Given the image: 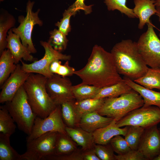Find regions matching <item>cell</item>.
<instances>
[{
	"label": "cell",
	"mask_w": 160,
	"mask_h": 160,
	"mask_svg": "<svg viewBox=\"0 0 160 160\" xmlns=\"http://www.w3.org/2000/svg\"><path fill=\"white\" fill-rule=\"evenodd\" d=\"M74 74L81 79L82 83L99 88L123 80L117 71L111 53L97 45L93 47L85 66L76 71Z\"/></svg>",
	"instance_id": "6da1fadb"
},
{
	"label": "cell",
	"mask_w": 160,
	"mask_h": 160,
	"mask_svg": "<svg viewBox=\"0 0 160 160\" xmlns=\"http://www.w3.org/2000/svg\"><path fill=\"white\" fill-rule=\"evenodd\" d=\"M118 73L133 81L144 76L149 68L138 50L136 42L123 40L111 52Z\"/></svg>",
	"instance_id": "7a4b0ae2"
},
{
	"label": "cell",
	"mask_w": 160,
	"mask_h": 160,
	"mask_svg": "<svg viewBox=\"0 0 160 160\" xmlns=\"http://www.w3.org/2000/svg\"><path fill=\"white\" fill-rule=\"evenodd\" d=\"M47 79L41 74L31 73L23 85L33 112L36 116L41 118L47 116L57 106L47 92Z\"/></svg>",
	"instance_id": "3957f363"
},
{
	"label": "cell",
	"mask_w": 160,
	"mask_h": 160,
	"mask_svg": "<svg viewBox=\"0 0 160 160\" xmlns=\"http://www.w3.org/2000/svg\"><path fill=\"white\" fill-rule=\"evenodd\" d=\"M143 104L142 97L134 90L118 97H106L103 105L97 112L101 115L112 118L117 122Z\"/></svg>",
	"instance_id": "277c9868"
},
{
	"label": "cell",
	"mask_w": 160,
	"mask_h": 160,
	"mask_svg": "<svg viewBox=\"0 0 160 160\" xmlns=\"http://www.w3.org/2000/svg\"><path fill=\"white\" fill-rule=\"evenodd\" d=\"M5 105L19 129L30 135L36 116L28 102L23 85Z\"/></svg>",
	"instance_id": "5b68a950"
},
{
	"label": "cell",
	"mask_w": 160,
	"mask_h": 160,
	"mask_svg": "<svg viewBox=\"0 0 160 160\" xmlns=\"http://www.w3.org/2000/svg\"><path fill=\"white\" fill-rule=\"evenodd\" d=\"M34 3V1L30 0L28 1L26 16H19L18 17L19 25L12 29V32L19 37L22 44L28 49L31 53H35L37 52L31 37L33 28L36 25L41 26L43 25L42 21L38 15L40 9H38L35 12L33 11Z\"/></svg>",
	"instance_id": "8992f818"
},
{
	"label": "cell",
	"mask_w": 160,
	"mask_h": 160,
	"mask_svg": "<svg viewBox=\"0 0 160 160\" xmlns=\"http://www.w3.org/2000/svg\"><path fill=\"white\" fill-rule=\"evenodd\" d=\"M136 42L139 52L146 64L151 68H160V39L151 22Z\"/></svg>",
	"instance_id": "52a82bcc"
},
{
	"label": "cell",
	"mask_w": 160,
	"mask_h": 160,
	"mask_svg": "<svg viewBox=\"0 0 160 160\" xmlns=\"http://www.w3.org/2000/svg\"><path fill=\"white\" fill-rule=\"evenodd\" d=\"M160 123V108L154 105L143 106L127 114L116 122L120 127L135 126L146 129Z\"/></svg>",
	"instance_id": "ba28073f"
},
{
	"label": "cell",
	"mask_w": 160,
	"mask_h": 160,
	"mask_svg": "<svg viewBox=\"0 0 160 160\" xmlns=\"http://www.w3.org/2000/svg\"><path fill=\"white\" fill-rule=\"evenodd\" d=\"M58 134L48 132L27 142L26 150L21 155V160H42L53 155Z\"/></svg>",
	"instance_id": "9c48e42d"
},
{
	"label": "cell",
	"mask_w": 160,
	"mask_h": 160,
	"mask_svg": "<svg viewBox=\"0 0 160 160\" xmlns=\"http://www.w3.org/2000/svg\"><path fill=\"white\" fill-rule=\"evenodd\" d=\"M40 42L45 50L43 57L30 64H27L21 61V68L25 72L39 74L49 78L54 74L49 70V66L52 62L56 60L69 61L71 56L63 54L55 50L47 42L41 41Z\"/></svg>",
	"instance_id": "30bf717a"
},
{
	"label": "cell",
	"mask_w": 160,
	"mask_h": 160,
	"mask_svg": "<svg viewBox=\"0 0 160 160\" xmlns=\"http://www.w3.org/2000/svg\"><path fill=\"white\" fill-rule=\"evenodd\" d=\"M61 115V105H58L46 117L36 116L31 133L26 138L28 142L41 135L50 132L67 134Z\"/></svg>",
	"instance_id": "8fae6325"
},
{
	"label": "cell",
	"mask_w": 160,
	"mask_h": 160,
	"mask_svg": "<svg viewBox=\"0 0 160 160\" xmlns=\"http://www.w3.org/2000/svg\"><path fill=\"white\" fill-rule=\"evenodd\" d=\"M73 85L67 77L54 74L47 78L46 84L47 92L56 106L75 99L72 92Z\"/></svg>",
	"instance_id": "7c38bea8"
},
{
	"label": "cell",
	"mask_w": 160,
	"mask_h": 160,
	"mask_svg": "<svg viewBox=\"0 0 160 160\" xmlns=\"http://www.w3.org/2000/svg\"><path fill=\"white\" fill-rule=\"evenodd\" d=\"M146 160H152L160 152V131L157 125L145 129L137 150Z\"/></svg>",
	"instance_id": "4fadbf2b"
},
{
	"label": "cell",
	"mask_w": 160,
	"mask_h": 160,
	"mask_svg": "<svg viewBox=\"0 0 160 160\" xmlns=\"http://www.w3.org/2000/svg\"><path fill=\"white\" fill-rule=\"evenodd\" d=\"M30 73L24 72L18 63L16 68L0 88V103L11 101L19 89L23 85Z\"/></svg>",
	"instance_id": "5bb4252c"
},
{
	"label": "cell",
	"mask_w": 160,
	"mask_h": 160,
	"mask_svg": "<svg viewBox=\"0 0 160 160\" xmlns=\"http://www.w3.org/2000/svg\"><path fill=\"white\" fill-rule=\"evenodd\" d=\"M7 40V48L10 51L15 64H18L22 59L31 62L38 60L31 54L28 49L22 44L19 37L12 32V29L8 32Z\"/></svg>",
	"instance_id": "9a60e30c"
},
{
	"label": "cell",
	"mask_w": 160,
	"mask_h": 160,
	"mask_svg": "<svg viewBox=\"0 0 160 160\" xmlns=\"http://www.w3.org/2000/svg\"><path fill=\"white\" fill-rule=\"evenodd\" d=\"M113 119L111 117L101 116L97 111H95L82 116L76 127L92 133L97 129L107 126Z\"/></svg>",
	"instance_id": "2e32d148"
},
{
	"label": "cell",
	"mask_w": 160,
	"mask_h": 160,
	"mask_svg": "<svg viewBox=\"0 0 160 160\" xmlns=\"http://www.w3.org/2000/svg\"><path fill=\"white\" fill-rule=\"evenodd\" d=\"M116 122L114 119L107 126L97 129L92 133L96 144L107 145L114 137L118 135H125L128 126L121 128L117 126Z\"/></svg>",
	"instance_id": "e0dca14e"
},
{
	"label": "cell",
	"mask_w": 160,
	"mask_h": 160,
	"mask_svg": "<svg viewBox=\"0 0 160 160\" xmlns=\"http://www.w3.org/2000/svg\"><path fill=\"white\" fill-rule=\"evenodd\" d=\"M155 0H134L135 7L134 12L139 19L138 28H143L146 24L151 22L150 18L156 14L157 10L154 3Z\"/></svg>",
	"instance_id": "ac0fdd59"
},
{
	"label": "cell",
	"mask_w": 160,
	"mask_h": 160,
	"mask_svg": "<svg viewBox=\"0 0 160 160\" xmlns=\"http://www.w3.org/2000/svg\"><path fill=\"white\" fill-rule=\"evenodd\" d=\"M123 79L142 97L144 102L143 106L154 105L160 108V92L146 88L127 77H124Z\"/></svg>",
	"instance_id": "d6986e66"
},
{
	"label": "cell",
	"mask_w": 160,
	"mask_h": 160,
	"mask_svg": "<svg viewBox=\"0 0 160 160\" xmlns=\"http://www.w3.org/2000/svg\"><path fill=\"white\" fill-rule=\"evenodd\" d=\"M67 134L78 145L85 151L94 148L96 144L93 133L88 132L79 127H65Z\"/></svg>",
	"instance_id": "ffe728a7"
},
{
	"label": "cell",
	"mask_w": 160,
	"mask_h": 160,
	"mask_svg": "<svg viewBox=\"0 0 160 160\" xmlns=\"http://www.w3.org/2000/svg\"><path fill=\"white\" fill-rule=\"evenodd\" d=\"M105 98H90L75 102L77 126L82 116L91 112L97 111L103 105Z\"/></svg>",
	"instance_id": "44dd1931"
},
{
	"label": "cell",
	"mask_w": 160,
	"mask_h": 160,
	"mask_svg": "<svg viewBox=\"0 0 160 160\" xmlns=\"http://www.w3.org/2000/svg\"><path fill=\"white\" fill-rule=\"evenodd\" d=\"M16 20L12 15L7 10L1 9L0 13V55L7 48V33L13 28Z\"/></svg>",
	"instance_id": "7402d4cb"
},
{
	"label": "cell",
	"mask_w": 160,
	"mask_h": 160,
	"mask_svg": "<svg viewBox=\"0 0 160 160\" xmlns=\"http://www.w3.org/2000/svg\"><path fill=\"white\" fill-rule=\"evenodd\" d=\"M134 90L124 80L110 86L99 88L93 98L114 97L132 92Z\"/></svg>",
	"instance_id": "603a6c76"
},
{
	"label": "cell",
	"mask_w": 160,
	"mask_h": 160,
	"mask_svg": "<svg viewBox=\"0 0 160 160\" xmlns=\"http://www.w3.org/2000/svg\"><path fill=\"white\" fill-rule=\"evenodd\" d=\"M17 66V64H15L14 58L9 50L5 49L0 54V87L14 71Z\"/></svg>",
	"instance_id": "cb8c5ba5"
},
{
	"label": "cell",
	"mask_w": 160,
	"mask_h": 160,
	"mask_svg": "<svg viewBox=\"0 0 160 160\" xmlns=\"http://www.w3.org/2000/svg\"><path fill=\"white\" fill-rule=\"evenodd\" d=\"M134 81L148 89L160 90V68H149L144 76Z\"/></svg>",
	"instance_id": "d4e9b609"
},
{
	"label": "cell",
	"mask_w": 160,
	"mask_h": 160,
	"mask_svg": "<svg viewBox=\"0 0 160 160\" xmlns=\"http://www.w3.org/2000/svg\"><path fill=\"white\" fill-rule=\"evenodd\" d=\"M10 137L0 132V160H21V155L10 145Z\"/></svg>",
	"instance_id": "484cf974"
},
{
	"label": "cell",
	"mask_w": 160,
	"mask_h": 160,
	"mask_svg": "<svg viewBox=\"0 0 160 160\" xmlns=\"http://www.w3.org/2000/svg\"><path fill=\"white\" fill-rule=\"evenodd\" d=\"M72 140L67 134L58 133L52 155H66L76 149L75 144Z\"/></svg>",
	"instance_id": "4316f807"
},
{
	"label": "cell",
	"mask_w": 160,
	"mask_h": 160,
	"mask_svg": "<svg viewBox=\"0 0 160 160\" xmlns=\"http://www.w3.org/2000/svg\"><path fill=\"white\" fill-rule=\"evenodd\" d=\"M5 105L0 107V132L10 136L15 132L17 127Z\"/></svg>",
	"instance_id": "83f0119b"
},
{
	"label": "cell",
	"mask_w": 160,
	"mask_h": 160,
	"mask_svg": "<svg viewBox=\"0 0 160 160\" xmlns=\"http://www.w3.org/2000/svg\"><path fill=\"white\" fill-rule=\"evenodd\" d=\"M73 100L64 103L61 105L63 121L66 126L74 127L77 124V117Z\"/></svg>",
	"instance_id": "f1b7e54d"
},
{
	"label": "cell",
	"mask_w": 160,
	"mask_h": 160,
	"mask_svg": "<svg viewBox=\"0 0 160 160\" xmlns=\"http://www.w3.org/2000/svg\"><path fill=\"white\" fill-rule=\"evenodd\" d=\"M94 86L81 83L72 86V92L75 99L79 101L93 98L99 89Z\"/></svg>",
	"instance_id": "f546056e"
},
{
	"label": "cell",
	"mask_w": 160,
	"mask_h": 160,
	"mask_svg": "<svg viewBox=\"0 0 160 160\" xmlns=\"http://www.w3.org/2000/svg\"><path fill=\"white\" fill-rule=\"evenodd\" d=\"M145 129L138 126H129L124 138L131 149L137 150Z\"/></svg>",
	"instance_id": "4dcf8cb0"
},
{
	"label": "cell",
	"mask_w": 160,
	"mask_h": 160,
	"mask_svg": "<svg viewBox=\"0 0 160 160\" xmlns=\"http://www.w3.org/2000/svg\"><path fill=\"white\" fill-rule=\"evenodd\" d=\"M49 34L47 42L55 49L61 52L66 49L68 40L65 35L55 28L50 31Z\"/></svg>",
	"instance_id": "1f68e13d"
},
{
	"label": "cell",
	"mask_w": 160,
	"mask_h": 160,
	"mask_svg": "<svg viewBox=\"0 0 160 160\" xmlns=\"http://www.w3.org/2000/svg\"><path fill=\"white\" fill-rule=\"evenodd\" d=\"M108 11L117 10L129 18H137L133 10L126 5L127 0H104Z\"/></svg>",
	"instance_id": "d6a6232c"
},
{
	"label": "cell",
	"mask_w": 160,
	"mask_h": 160,
	"mask_svg": "<svg viewBox=\"0 0 160 160\" xmlns=\"http://www.w3.org/2000/svg\"><path fill=\"white\" fill-rule=\"evenodd\" d=\"M61 60H56L53 61L49 66L50 72L53 74H56L63 77H68L74 74L75 69L70 66L69 60L66 61L63 64H62Z\"/></svg>",
	"instance_id": "836d02e7"
},
{
	"label": "cell",
	"mask_w": 160,
	"mask_h": 160,
	"mask_svg": "<svg viewBox=\"0 0 160 160\" xmlns=\"http://www.w3.org/2000/svg\"><path fill=\"white\" fill-rule=\"evenodd\" d=\"M76 12H77L70 6L64 11L63 14V17L60 21L57 22L55 24V25L58 27V29L66 36H67L71 31V17L75 15Z\"/></svg>",
	"instance_id": "e575fe53"
},
{
	"label": "cell",
	"mask_w": 160,
	"mask_h": 160,
	"mask_svg": "<svg viewBox=\"0 0 160 160\" xmlns=\"http://www.w3.org/2000/svg\"><path fill=\"white\" fill-rule=\"evenodd\" d=\"M110 143L114 151L118 154H123L131 150L125 138L121 135L114 137Z\"/></svg>",
	"instance_id": "d590c367"
},
{
	"label": "cell",
	"mask_w": 160,
	"mask_h": 160,
	"mask_svg": "<svg viewBox=\"0 0 160 160\" xmlns=\"http://www.w3.org/2000/svg\"><path fill=\"white\" fill-rule=\"evenodd\" d=\"M96 144L94 149L100 160H115V155L111 145Z\"/></svg>",
	"instance_id": "8d00e7d4"
},
{
	"label": "cell",
	"mask_w": 160,
	"mask_h": 160,
	"mask_svg": "<svg viewBox=\"0 0 160 160\" xmlns=\"http://www.w3.org/2000/svg\"><path fill=\"white\" fill-rule=\"evenodd\" d=\"M83 150L76 149L69 154L62 155H52L44 158L42 160H83Z\"/></svg>",
	"instance_id": "74e56055"
},
{
	"label": "cell",
	"mask_w": 160,
	"mask_h": 160,
	"mask_svg": "<svg viewBox=\"0 0 160 160\" xmlns=\"http://www.w3.org/2000/svg\"><path fill=\"white\" fill-rule=\"evenodd\" d=\"M116 160H146L138 150H131L122 154L115 155Z\"/></svg>",
	"instance_id": "f35d334b"
},
{
	"label": "cell",
	"mask_w": 160,
	"mask_h": 160,
	"mask_svg": "<svg viewBox=\"0 0 160 160\" xmlns=\"http://www.w3.org/2000/svg\"><path fill=\"white\" fill-rule=\"evenodd\" d=\"M85 0H76L70 6L76 12L82 10L86 15L92 12L93 5L87 6L84 4Z\"/></svg>",
	"instance_id": "ab89813d"
},
{
	"label": "cell",
	"mask_w": 160,
	"mask_h": 160,
	"mask_svg": "<svg viewBox=\"0 0 160 160\" xmlns=\"http://www.w3.org/2000/svg\"><path fill=\"white\" fill-rule=\"evenodd\" d=\"M83 160H100L97 155L94 148L83 151Z\"/></svg>",
	"instance_id": "60d3db41"
},
{
	"label": "cell",
	"mask_w": 160,
	"mask_h": 160,
	"mask_svg": "<svg viewBox=\"0 0 160 160\" xmlns=\"http://www.w3.org/2000/svg\"><path fill=\"white\" fill-rule=\"evenodd\" d=\"M156 8L157 12L156 14L158 16L159 21L160 22V7H157Z\"/></svg>",
	"instance_id": "b9f144b4"
},
{
	"label": "cell",
	"mask_w": 160,
	"mask_h": 160,
	"mask_svg": "<svg viewBox=\"0 0 160 160\" xmlns=\"http://www.w3.org/2000/svg\"><path fill=\"white\" fill-rule=\"evenodd\" d=\"M154 4L156 7H160V0H155Z\"/></svg>",
	"instance_id": "7bdbcfd3"
},
{
	"label": "cell",
	"mask_w": 160,
	"mask_h": 160,
	"mask_svg": "<svg viewBox=\"0 0 160 160\" xmlns=\"http://www.w3.org/2000/svg\"><path fill=\"white\" fill-rule=\"evenodd\" d=\"M153 160H160V152L158 155Z\"/></svg>",
	"instance_id": "ee69618b"
},
{
	"label": "cell",
	"mask_w": 160,
	"mask_h": 160,
	"mask_svg": "<svg viewBox=\"0 0 160 160\" xmlns=\"http://www.w3.org/2000/svg\"><path fill=\"white\" fill-rule=\"evenodd\" d=\"M4 0H0V2H3V1Z\"/></svg>",
	"instance_id": "f6af8a7d"
},
{
	"label": "cell",
	"mask_w": 160,
	"mask_h": 160,
	"mask_svg": "<svg viewBox=\"0 0 160 160\" xmlns=\"http://www.w3.org/2000/svg\"><path fill=\"white\" fill-rule=\"evenodd\" d=\"M159 36L160 37V33H159Z\"/></svg>",
	"instance_id": "bcb514c9"
},
{
	"label": "cell",
	"mask_w": 160,
	"mask_h": 160,
	"mask_svg": "<svg viewBox=\"0 0 160 160\" xmlns=\"http://www.w3.org/2000/svg\"><path fill=\"white\" fill-rule=\"evenodd\" d=\"M159 131H160V128H159Z\"/></svg>",
	"instance_id": "7dc6e473"
}]
</instances>
